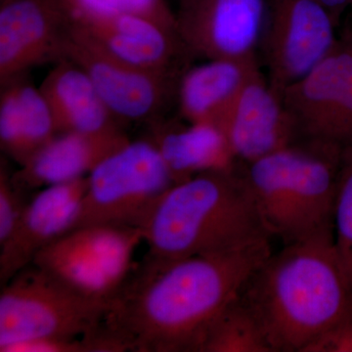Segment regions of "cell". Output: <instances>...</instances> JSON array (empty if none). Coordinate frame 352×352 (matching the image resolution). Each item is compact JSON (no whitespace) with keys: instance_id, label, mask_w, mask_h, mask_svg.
I'll use <instances>...</instances> for the list:
<instances>
[{"instance_id":"cell-1","label":"cell","mask_w":352,"mask_h":352,"mask_svg":"<svg viewBox=\"0 0 352 352\" xmlns=\"http://www.w3.org/2000/svg\"><path fill=\"white\" fill-rule=\"evenodd\" d=\"M271 254L267 241L171 261L145 258L102 326L124 352H200L210 326Z\"/></svg>"},{"instance_id":"cell-2","label":"cell","mask_w":352,"mask_h":352,"mask_svg":"<svg viewBox=\"0 0 352 352\" xmlns=\"http://www.w3.org/2000/svg\"><path fill=\"white\" fill-rule=\"evenodd\" d=\"M272 352H305L352 312V286L333 230L271 254L240 294Z\"/></svg>"},{"instance_id":"cell-3","label":"cell","mask_w":352,"mask_h":352,"mask_svg":"<svg viewBox=\"0 0 352 352\" xmlns=\"http://www.w3.org/2000/svg\"><path fill=\"white\" fill-rule=\"evenodd\" d=\"M157 261L219 254L270 241L239 164L175 183L139 226Z\"/></svg>"},{"instance_id":"cell-4","label":"cell","mask_w":352,"mask_h":352,"mask_svg":"<svg viewBox=\"0 0 352 352\" xmlns=\"http://www.w3.org/2000/svg\"><path fill=\"white\" fill-rule=\"evenodd\" d=\"M344 148L302 140L239 164L266 228L285 245L333 230Z\"/></svg>"},{"instance_id":"cell-5","label":"cell","mask_w":352,"mask_h":352,"mask_svg":"<svg viewBox=\"0 0 352 352\" xmlns=\"http://www.w3.org/2000/svg\"><path fill=\"white\" fill-rule=\"evenodd\" d=\"M109 307L32 263L1 286L0 352L32 340L94 333L103 324Z\"/></svg>"},{"instance_id":"cell-6","label":"cell","mask_w":352,"mask_h":352,"mask_svg":"<svg viewBox=\"0 0 352 352\" xmlns=\"http://www.w3.org/2000/svg\"><path fill=\"white\" fill-rule=\"evenodd\" d=\"M175 184L149 138L129 141L87 175L73 229L87 226L139 228L160 197Z\"/></svg>"},{"instance_id":"cell-7","label":"cell","mask_w":352,"mask_h":352,"mask_svg":"<svg viewBox=\"0 0 352 352\" xmlns=\"http://www.w3.org/2000/svg\"><path fill=\"white\" fill-rule=\"evenodd\" d=\"M335 21L319 0H266L259 50L271 87L283 96L333 50Z\"/></svg>"},{"instance_id":"cell-8","label":"cell","mask_w":352,"mask_h":352,"mask_svg":"<svg viewBox=\"0 0 352 352\" xmlns=\"http://www.w3.org/2000/svg\"><path fill=\"white\" fill-rule=\"evenodd\" d=\"M283 98L300 140L352 146V32L309 73L287 88Z\"/></svg>"},{"instance_id":"cell-9","label":"cell","mask_w":352,"mask_h":352,"mask_svg":"<svg viewBox=\"0 0 352 352\" xmlns=\"http://www.w3.org/2000/svg\"><path fill=\"white\" fill-rule=\"evenodd\" d=\"M65 59L85 69L120 124H154L163 119L170 104L176 103L183 73H161L124 63L99 50L75 25Z\"/></svg>"},{"instance_id":"cell-10","label":"cell","mask_w":352,"mask_h":352,"mask_svg":"<svg viewBox=\"0 0 352 352\" xmlns=\"http://www.w3.org/2000/svg\"><path fill=\"white\" fill-rule=\"evenodd\" d=\"M73 27L63 0H0V85L65 60Z\"/></svg>"},{"instance_id":"cell-11","label":"cell","mask_w":352,"mask_h":352,"mask_svg":"<svg viewBox=\"0 0 352 352\" xmlns=\"http://www.w3.org/2000/svg\"><path fill=\"white\" fill-rule=\"evenodd\" d=\"M176 29L192 57L258 58L266 0H179Z\"/></svg>"},{"instance_id":"cell-12","label":"cell","mask_w":352,"mask_h":352,"mask_svg":"<svg viewBox=\"0 0 352 352\" xmlns=\"http://www.w3.org/2000/svg\"><path fill=\"white\" fill-rule=\"evenodd\" d=\"M221 129L239 164L252 163L300 141L283 96L261 68L245 83Z\"/></svg>"},{"instance_id":"cell-13","label":"cell","mask_w":352,"mask_h":352,"mask_svg":"<svg viewBox=\"0 0 352 352\" xmlns=\"http://www.w3.org/2000/svg\"><path fill=\"white\" fill-rule=\"evenodd\" d=\"M74 25L99 50L138 68L182 74L190 55L177 32L132 15L74 21Z\"/></svg>"},{"instance_id":"cell-14","label":"cell","mask_w":352,"mask_h":352,"mask_svg":"<svg viewBox=\"0 0 352 352\" xmlns=\"http://www.w3.org/2000/svg\"><path fill=\"white\" fill-rule=\"evenodd\" d=\"M87 176L38 190L8 239L0 245V285L31 265L39 252L73 228Z\"/></svg>"},{"instance_id":"cell-15","label":"cell","mask_w":352,"mask_h":352,"mask_svg":"<svg viewBox=\"0 0 352 352\" xmlns=\"http://www.w3.org/2000/svg\"><path fill=\"white\" fill-rule=\"evenodd\" d=\"M131 141L124 131L112 134L57 133L19 170L13 184L25 193L85 177Z\"/></svg>"},{"instance_id":"cell-16","label":"cell","mask_w":352,"mask_h":352,"mask_svg":"<svg viewBox=\"0 0 352 352\" xmlns=\"http://www.w3.org/2000/svg\"><path fill=\"white\" fill-rule=\"evenodd\" d=\"M258 69V58L207 60L188 67L178 82L176 104L180 117L192 124L221 129L245 83Z\"/></svg>"},{"instance_id":"cell-17","label":"cell","mask_w":352,"mask_h":352,"mask_svg":"<svg viewBox=\"0 0 352 352\" xmlns=\"http://www.w3.org/2000/svg\"><path fill=\"white\" fill-rule=\"evenodd\" d=\"M54 119L57 133L122 132L85 69L68 59L58 62L39 85Z\"/></svg>"},{"instance_id":"cell-18","label":"cell","mask_w":352,"mask_h":352,"mask_svg":"<svg viewBox=\"0 0 352 352\" xmlns=\"http://www.w3.org/2000/svg\"><path fill=\"white\" fill-rule=\"evenodd\" d=\"M57 134L52 113L41 88L25 76L1 85L0 147L23 166Z\"/></svg>"},{"instance_id":"cell-19","label":"cell","mask_w":352,"mask_h":352,"mask_svg":"<svg viewBox=\"0 0 352 352\" xmlns=\"http://www.w3.org/2000/svg\"><path fill=\"white\" fill-rule=\"evenodd\" d=\"M152 126L149 139L175 183L204 171L232 168L237 164L219 126L164 119Z\"/></svg>"},{"instance_id":"cell-20","label":"cell","mask_w":352,"mask_h":352,"mask_svg":"<svg viewBox=\"0 0 352 352\" xmlns=\"http://www.w3.org/2000/svg\"><path fill=\"white\" fill-rule=\"evenodd\" d=\"M200 352H272L263 330L240 296L208 331Z\"/></svg>"},{"instance_id":"cell-21","label":"cell","mask_w":352,"mask_h":352,"mask_svg":"<svg viewBox=\"0 0 352 352\" xmlns=\"http://www.w3.org/2000/svg\"><path fill=\"white\" fill-rule=\"evenodd\" d=\"M73 21L116 15L144 18L171 31L176 29V14L166 0H63Z\"/></svg>"},{"instance_id":"cell-22","label":"cell","mask_w":352,"mask_h":352,"mask_svg":"<svg viewBox=\"0 0 352 352\" xmlns=\"http://www.w3.org/2000/svg\"><path fill=\"white\" fill-rule=\"evenodd\" d=\"M333 243L352 286V146L344 148L333 214Z\"/></svg>"},{"instance_id":"cell-23","label":"cell","mask_w":352,"mask_h":352,"mask_svg":"<svg viewBox=\"0 0 352 352\" xmlns=\"http://www.w3.org/2000/svg\"><path fill=\"white\" fill-rule=\"evenodd\" d=\"M6 352H124L103 327L82 337L32 340L9 347Z\"/></svg>"},{"instance_id":"cell-24","label":"cell","mask_w":352,"mask_h":352,"mask_svg":"<svg viewBox=\"0 0 352 352\" xmlns=\"http://www.w3.org/2000/svg\"><path fill=\"white\" fill-rule=\"evenodd\" d=\"M31 198L18 189L12 182V173L3 157L0 162V245L8 239L24 214Z\"/></svg>"},{"instance_id":"cell-25","label":"cell","mask_w":352,"mask_h":352,"mask_svg":"<svg viewBox=\"0 0 352 352\" xmlns=\"http://www.w3.org/2000/svg\"><path fill=\"white\" fill-rule=\"evenodd\" d=\"M305 352H352V312L315 340Z\"/></svg>"},{"instance_id":"cell-26","label":"cell","mask_w":352,"mask_h":352,"mask_svg":"<svg viewBox=\"0 0 352 352\" xmlns=\"http://www.w3.org/2000/svg\"><path fill=\"white\" fill-rule=\"evenodd\" d=\"M328 12L332 16L336 25H339L342 14L349 7H352V0H319Z\"/></svg>"}]
</instances>
